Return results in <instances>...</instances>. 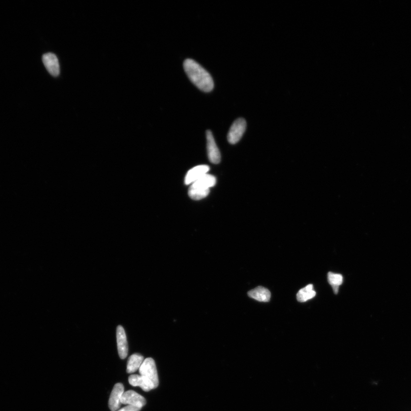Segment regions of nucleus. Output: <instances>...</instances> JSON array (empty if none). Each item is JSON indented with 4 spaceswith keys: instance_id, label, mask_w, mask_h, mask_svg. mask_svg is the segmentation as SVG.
Returning <instances> with one entry per match:
<instances>
[{
    "instance_id": "nucleus-1",
    "label": "nucleus",
    "mask_w": 411,
    "mask_h": 411,
    "mask_svg": "<svg viewBox=\"0 0 411 411\" xmlns=\"http://www.w3.org/2000/svg\"><path fill=\"white\" fill-rule=\"evenodd\" d=\"M183 68L187 76L197 88L204 92H210L214 88L211 75L201 65L192 59H186Z\"/></svg>"
},
{
    "instance_id": "nucleus-2",
    "label": "nucleus",
    "mask_w": 411,
    "mask_h": 411,
    "mask_svg": "<svg viewBox=\"0 0 411 411\" xmlns=\"http://www.w3.org/2000/svg\"><path fill=\"white\" fill-rule=\"evenodd\" d=\"M139 371L140 375L151 382L155 389L158 386V376L155 360L150 357L146 359L143 361Z\"/></svg>"
},
{
    "instance_id": "nucleus-3",
    "label": "nucleus",
    "mask_w": 411,
    "mask_h": 411,
    "mask_svg": "<svg viewBox=\"0 0 411 411\" xmlns=\"http://www.w3.org/2000/svg\"><path fill=\"white\" fill-rule=\"evenodd\" d=\"M246 126L245 119L241 118L237 119L233 123L227 136L229 143L233 145L238 143L246 131Z\"/></svg>"
},
{
    "instance_id": "nucleus-4",
    "label": "nucleus",
    "mask_w": 411,
    "mask_h": 411,
    "mask_svg": "<svg viewBox=\"0 0 411 411\" xmlns=\"http://www.w3.org/2000/svg\"><path fill=\"white\" fill-rule=\"evenodd\" d=\"M207 149L210 161L214 164H218L221 159L219 150L217 147L213 134L210 130L206 132Z\"/></svg>"
},
{
    "instance_id": "nucleus-5",
    "label": "nucleus",
    "mask_w": 411,
    "mask_h": 411,
    "mask_svg": "<svg viewBox=\"0 0 411 411\" xmlns=\"http://www.w3.org/2000/svg\"><path fill=\"white\" fill-rule=\"evenodd\" d=\"M120 402L121 404H128V406H135L142 409L146 405V400L144 397L138 393L130 390L123 393Z\"/></svg>"
},
{
    "instance_id": "nucleus-6",
    "label": "nucleus",
    "mask_w": 411,
    "mask_h": 411,
    "mask_svg": "<svg viewBox=\"0 0 411 411\" xmlns=\"http://www.w3.org/2000/svg\"><path fill=\"white\" fill-rule=\"evenodd\" d=\"M124 393V387L121 383H117L113 387L111 395L109 400V407L112 411H117L121 407V400L123 393Z\"/></svg>"
},
{
    "instance_id": "nucleus-7",
    "label": "nucleus",
    "mask_w": 411,
    "mask_h": 411,
    "mask_svg": "<svg viewBox=\"0 0 411 411\" xmlns=\"http://www.w3.org/2000/svg\"><path fill=\"white\" fill-rule=\"evenodd\" d=\"M42 61L50 74L54 77H58L59 75V59L55 54L48 53L43 55Z\"/></svg>"
},
{
    "instance_id": "nucleus-8",
    "label": "nucleus",
    "mask_w": 411,
    "mask_h": 411,
    "mask_svg": "<svg viewBox=\"0 0 411 411\" xmlns=\"http://www.w3.org/2000/svg\"><path fill=\"white\" fill-rule=\"evenodd\" d=\"M117 341L120 358L124 359L128 354V345L124 329L121 326L117 328Z\"/></svg>"
},
{
    "instance_id": "nucleus-9",
    "label": "nucleus",
    "mask_w": 411,
    "mask_h": 411,
    "mask_svg": "<svg viewBox=\"0 0 411 411\" xmlns=\"http://www.w3.org/2000/svg\"><path fill=\"white\" fill-rule=\"evenodd\" d=\"M209 166L207 165H199L195 167L187 173L185 179L186 185H190L195 182L201 177L206 175L209 171Z\"/></svg>"
},
{
    "instance_id": "nucleus-10",
    "label": "nucleus",
    "mask_w": 411,
    "mask_h": 411,
    "mask_svg": "<svg viewBox=\"0 0 411 411\" xmlns=\"http://www.w3.org/2000/svg\"><path fill=\"white\" fill-rule=\"evenodd\" d=\"M129 382L130 385L134 387L139 386L145 392H149L152 390L155 389L151 382L141 375H132L129 377Z\"/></svg>"
},
{
    "instance_id": "nucleus-11",
    "label": "nucleus",
    "mask_w": 411,
    "mask_h": 411,
    "mask_svg": "<svg viewBox=\"0 0 411 411\" xmlns=\"http://www.w3.org/2000/svg\"><path fill=\"white\" fill-rule=\"evenodd\" d=\"M248 295L259 302H269L271 298V293L268 289L262 286L256 287L255 289L250 291Z\"/></svg>"
},
{
    "instance_id": "nucleus-12",
    "label": "nucleus",
    "mask_w": 411,
    "mask_h": 411,
    "mask_svg": "<svg viewBox=\"0 0 411 411\" xmlns=\"http://www.w3.org/2000/svg\"><path fill=\"white\" fill-rule=\"evenodd\" d=\"M216 182V179L215 176L206 174V175L194 182L191 186L201 189H210V188L215 185Z\"/></svg>"
},
{
    "instance_id": "nucleus-13",
    "label": "nucleus",
    "mask_w": 411,
    "mask_h": 411,
    "mask_svg": "<svg viewBox=\"0 0 411 411\" xmlns=\"http://www.w3.org/2000/svg\"><path fill=\"white\" fill-rule=\"evenodd\" d=\"M144 361V357L139 353L133 354L130 356L127 366V373H132L138 370Z\"/></svg>"
},
{
    "instance_id": "nucleus-14",
    "label": "nucleus",
    "mask_w": 411,
    "mask_h": 411,
    "mask_svg": "<svg viewBox=\"0 0 411 411\" xmlns=\"http://www.w3.org/2000/svg\"><path fill=\"white\" fill-rule=\"evenodd\" d=\"M315 295L316 292L313 290V285L310 284L299 291L296 298L299 302H305L313 299Z\"/></svg>"
},
{
    "instance_id": "nucleus-15",
    "label": "nucleus",
    "mask_w": 411,
    "mask_h": 411,
    "mask_svg": "<svg viewBox=\"0 0 411 411\" xmlns=\"http://www.w3.org/2000/svg\"><path fill=\"white\" fill-rule=\"evenodd\" d=\"M328 282L333 291V293L337 294L339 292V287L343 281V276L339 274L329 272L327 275Z\"/></svg>"
},
{
    "instance_id": "nucleus-16",
    "label": "nucleus",
    "mask_w": 411,
    "mask_h": 411,
    "mask_svg": "<svg viewBox=\"0 0 411 411\" xmlns=\"http://www.w3.org/2000/svg\"><path fill=\"white\" fill-rule=\"evenodd\" d=\"M210 189H201L190 186L188 195L193 200H199L206 198L209 195Z\"/></svg>"
},
{
    "instance_id": "nucleus-17",
    "label": "nucleus",
    "mask_w": 411,
    "mask_h": 411,
    "mask_svg": "<svg viewBox=\"0 0 411 411\" xmlns=\"http://www.w3.org/2000/svg\"><path fill=\"white\" fill-rule=\"evenodd\" d=\"M141 409V408L133 406H128L123 408V409L118 411H140Z\"/></svg>"
}]
</instances>
